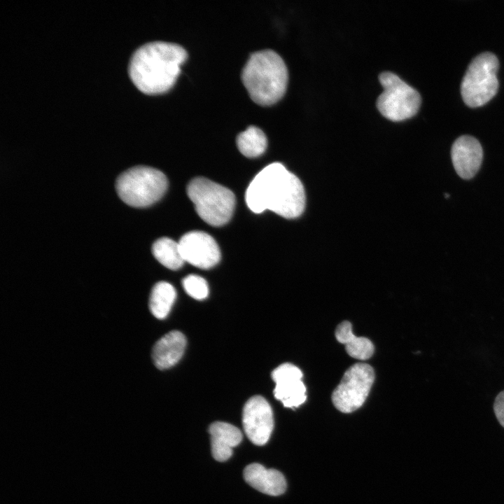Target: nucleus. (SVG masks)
<instances>
[{
  "instance_id": "f03ea898",
  "label": "nucleus",
  "mask_w": 504,
  "mask_h": 504,
  "mask_svg": "<svg viewBox=\"0 0 504 504\" xmlns=\"http://www.w3.org/2000/svg\"><path fill=\"white\" fill-rule=\"evenodd\" d=\"M181 46L156 41L146 43L132 53L128 65L129 76L142 92L157 94L169 91L181 72V65L188 58Z\"/></svg>"
},
{
  "instance_id": "f8f14e48",
  "label": "nucleus",
  "mask_w": 504,
  "mask_h": 504,
  "mask_svg": "<svg viewBox=\"0 0 504 504\" xmlns=\"http://www.w3.org/2000/svg\"><path fill=\"white\" fill-rule=\"evenodd\" d=\"M451 155L458 175L463 179H470L479 169L483 151L477 139L469 135H463L454 142Z\"/></svg>"
},
{
  "instance_id": "423d86ee",
  "label": "nucleus",
  "mask_w": 504,
  "mask_h": 504,
  "mask_svg": "<svg viewBox=\"0 0 504 504\" xmlns=\"http://www.w3.org/2000/svg\"><path fill=\"white\" fill-rule=\"evenodd\" d=\"M498 60L490 52L476 56L469 64L461 82V91L465 103L471 107L482 106L496 93Z\"/></svg>"
},
{
  "instance_id": "4468645a",
  "label": "nucleus",
  "mask_w": 504,
  "mask_h": 504,
  "mask_svg": "<svg viewBox=\"0 0 504 504\" xmlns=\"http://www.w3.org/2000/svg\"><path fill=\"white\" fill-rule=\"evenodd\" d=\"M211 454L218 461L223 462L232 454V448L242 440V433L236 426L222 421H216L209 427Z\"/></svg>"
},
{
  "instance_id": "f257e3e1",
  "label": "nucleus",
  "mask_w": 504,
  "mask_h": 504,
  "mask_svg": "<svg viewBox=\"0 0 504 504\" xmlns=\"http://www.w3.org/2000/svg\"><path fill=\"white\" fill-rule=\"evenodd\" d=\"M245 199L255 214L268 209L286 218L298 217L305 206L302 183L279 162L267 165L256 174L246 189Z\"/></svg>"
},
{
  "instance_id": "20e7f679",
  "label": "nucleus",
  "mask_w": 504,
  "mask_h": 504,
  "mask_svg": "<svg viewBox=\"0 0 504 504\" xmlns=\"http://www.w3.org/2000/svg\"><path fill=\"white\" fill-rule=\"evenodd\" d=\"M186 190L197 214L209 225L222 226L232 218L236 201L230 189L206 178L197 177L189 182Z\"/></svg>"
},
{
  "instance_id": "6e6552de",
  "label": "nucleus",
  "mask_w": 504,
  "mask_h": 504,
  "mask_svg": "<svg viewBox=\"0 0 504 504\" xmlns=\"http://www.w3.org/2000/svg\"><path fill=\"white\" fill-rule=\"evenodd\" d=\"M374 380V372L370 365L358 363L351 365L332 392L333 405L344 413L358 409L365 401Z\"/></svg>"
},
{
  "instance_id": "6ab92c4d",
  "label": "nucleus",
  "mask_w": 504,
  "mask_h": 504,
  "mask_svg": "<svg viewBox=\"0 0 504 504\" xmlns=\"http://www.w3.org/2000/svg\"><path fill=\"white\" fill-rule=\"evenodd\" d=\"M152 253L158 262L170 270L181 268L185 262L178 242L168 237L156 240L153 244Z\"/></svg>"
},
{
  "instance_id": "dca6fc26",
  "label": "nucleus",
  "mask_w": 504,
  "mask_h": 504,
  "mask_svg": "<svg viewBox=\"0 0 504 504\" xmlns=\"http://www.w3.org/2000/svg\"><path fill=\"white\" fill-rule=\"evenodd\" d=\"M335 337L338 342L345 345L346 353L354 358L367 360L374 354L372 342L366 337H356L352 332L351 323L347 321L337 326Z\"/></svg>"
},
{
  "instance_id": "9d476101",
  "label": "nucleus",
  "mask_w": 504,
  "mask_h": 504,
  "mask_svg": "<svg viewBox=\"0 0 504 504\" xmlns=\"http://www.w3.org/2000/svg\"><path fill=\"white\" fill-rule=\"evenodd\" d=\"M185 262L201 269L215 266L220 259V251L214 239L202 231L189 232L178 241Z\"/></svg>"
},
{
  "instance_id": "a211bd4d",
  "label": "nucleus",
  "mask_w": 504,
  "mask_h": 504,
  "mask_svg": "<svg viewBox=\"0 0 504 504\" xmlns=\"http://www.w3.org/2000/svg\"><path fill=\"white\" fill-rule=\"evenodd\" d=\"M236 143L240 153L248 158L261 155L267 146L266 135L261 129L254 125L249 126L245 131L239 133Z\"/></svg>"
},
{
  "instance_id": "ddd939ff",
  "label": "nucleus",
  "mask_w": 504,
  "mask_h": 504,
  "mask_svg": "<svg viewBox=\"0 0 504 504\" xmlns=\"http://www.w3.org/2000/svg\"><path fill=\"white\" fill-rule=\"evenodd\" d=\"M243 475L251 486L263 493L279 496L286 491V479L277 470L267 469L259 463H251L244 468Z\"/></svg>"
},
{
  "instance_id": "aec40b11",
  "label": "nucleus",
  "mask_w": 504,
  "mask_h": 504,
  "mask_svg": "<svg viewBox=\"0 0 504 504\" xmlns=\"http://www.w3.org/2000/svg\"><path fill=\"white\" fill-rule=\"evenodd\" d=\"M182 284L186 292L196 300H204L209 295L208 284L200 276L190 274L183 279Z\"/></svg>"
},
{
  "instance_id": "f3484780",
  "label": "nucleus",
  "mask_w": 504,
  "mask_h": 504,
  "mask_svg": "<svg viewBox=\"0 0 504 504\" xmlns=\"http://www.w3.org/2000/svg\"><path fill=\"white\" fill-rule=\"evenodd\" d=\"M176 298L174 286L168 282L160 281L153 288L150 299L149 309L157 318L163 319L169 314Z\"/></svg>"
},
{
  "instance_id": "412c9836",
  "label": "nucleus",
  "mask_w": 504,
  "mask_h": 504,
  "mask_svg": "<svg viewBox=\"0 0 504 504\" xmlns=\"http://www.w3.org/2000/svg\"><path fill=\"white\" fill-rule=\"evenodd\" d=\"M493 410L498 422L504 427V391L499 393L496 396Z\"/></svg>"
},
{
  "instance_id": "9b49d317",
  "label": "nucleus",
  "mask_w": 504,
  "mask_h": 504,
  "mask_svg": "<svg viewBox=\"0 0 504 504\" xmlns=\"http://www.w3.org/2000/svg\"><path fill=\"white\" fill-rule=\"evenodd\" d=\"M275 382L274 395L284 407H298L307 399L306 387L302 381L303 374L295 365L283 363L275 368L271 374Z\"/></svg>"
},
{
  "instance_id": "2eb2a0df",
  "label": "nucleus",
  "mask_w": 504,
  "mask_h": 504,
  "mask_svg": "<svg viewBox=\"0 0 504 504\" xmlns=\"http://www.w3.org/2000/svg\"><path fill=\"white\" fill-rule=\"evenodd\" d=\"M186 346L184 335L172 330L157 341L153 348L152 357L155 365L160 370L169 368L182 357Z\"/></svg>"
},
{
  "instance_id": "7ed1b4c3",
  "label": "nucleus",
  "mask_w": 504,
  "mask_h": 504,
  "mask_svg": "<svg viewBox=\"0 0 504 504\" xmlns=\"http://www.w3.org/2000/svg\"><path fill=\"white\" fill-rule=\"evenodd\" d=\"M241 77L251 99L259 105L270 106L284 95L288 73L281 57L267 49L250 55Z\"/></svg>"
},
{
  "instance_id": "0eeeda50",
  "label": "nucleus",
  "mask_w": 504,
  "mask_h": 504,
  "mask_svg": "<svg viewBox=\"0 0 504 504\" xmlns=\"http://www.w3.org/2000/svg\"><path fill=\"white\" fill-rule=\"evenodd\" d=\"M384 88L379 96L377 106L379 112L392 121H401L414 115L421 104L419 93L391 72L379 75Z\"/></svg>"
},
{
  "instance_id": "39448f33",
  "label": "nucleus",
  "mask_w": 504,
  "mask_h": 504,
  "mask_svg": "<svg viewBox=\"0 0 504 504\" xmlns=\"http://www.w3.org/2000/svg\"><path fill=\"white\" fill-rule=\"evenodd\" d=\"M166 176L147 166L127 169L117 178L115 188L119 197L134 207H146L158 201L167 188Z\"/></svg>"
},
{
  "instance_id": "1a4fd4ad",
  "label": "nucleus",
  "mask_w": 504,
  "mask_h": 504,
  "mask_svg": "<svg viewBox=\"0 0 504 504\" xmlns=\"http://www.w3.org/2000/svg\"><path fill=\"white\" fill-rule=\"evenodd\" d=\"M242 424L252 443L258 446L266 444L274 428L273 412L269 402L260 396L249 398L243 408Z\"/></svg>"
}]
</instances>
